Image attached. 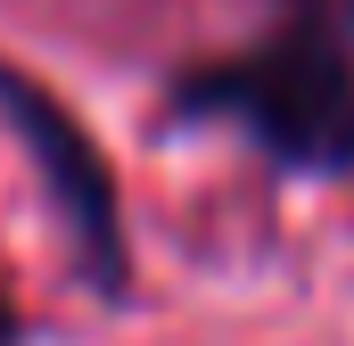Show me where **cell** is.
Here are the masks:
<instances>
[{"instance_id": "1", "label": "cell", "mask_w": 354, "mask_h": 346, "mask_svg": "<svg viewBox=\"0 0 354 346\" xmlns=\"http://www.w3.org/2000/svg\"><path fill=\"white\" fill-rule=\"evenodd\" d=\"M181 124H223L288 173H354V0H272V17L174 83Z\"/></svg>"}, {"instance_id": "2", "label": "cell", "mask_w": 354, "mask_h": 346, "mask_svg": "<svg viewBox=\"0 0 354 346\" xmlns=\"http://www.w3.org/2000/svg\"><path fill=\"white\" fill-rule=\"evenodd\" d=\"M0 124L17 132V149H25L33 181H41L66 248L83 264V280L99 297H124L132 289V239H124V198H115V173L99 157V140L66 116L58 91H41L25 66H8V58H0Z\"/></svg>"}, {"instance_id": "3", "label": "cell", "mask_w": 354, "mask_h": 346, "mask_svg": "<svg viewBox=\"0 0 354 346\" xmlns=\"http://www.w3.org/2000/svg\"><path fill=\"white\" fill-rule=\"evenodd\" d=\"M0 346H17V305L0 297Z\"/></svg>"}]
</instances>
